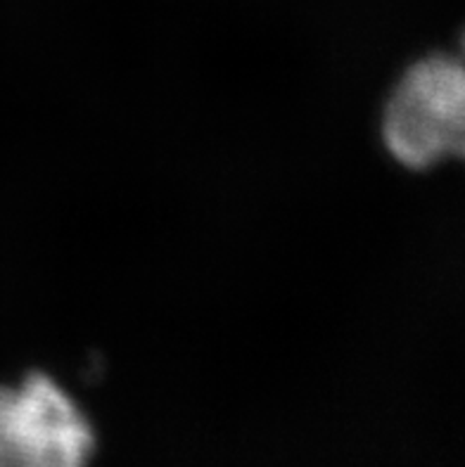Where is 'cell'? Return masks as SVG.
I'll use <instances>...</instances> for the list:
<instances>
[{
    "label": "cell",
    "instance_id": "6da1fadb",
    "mask_svg": "<svg viewBox=\"0 0 465 467\" xmlns=\"http://www.w3.org/2000/svg\"><path fill=\"white\" fill-rule=\"evenodd\" d=\"M465 71L456 55L418 59L399 78L383 114V142L392 160L428 171L463 154Z\"/></svg>",
    "mask_w": 465,
    "mask_h": 467
},
{
    "label": "cell",
    "instance_id": "7a4b0ae2",
    "mask_svg": "<svg viewBox=\"0 0 465 467\" xmlns=\"http://www.w3.org/2000/svg\"><path fill=\"white\" fill-rule=\"evenodd\" d=\"M93 451L89 418L53 378L0 387V467H89Z\"/></svg>",
    "mask_w": 465,
    "mask_h": 467
}]
</instances>
